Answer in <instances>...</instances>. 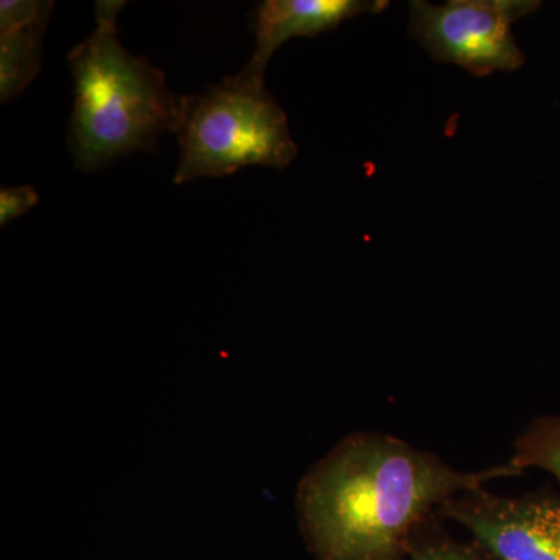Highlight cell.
<instances>
[{
  "label": "cell",
  "mask_w": 560,
  "mask_h": 560,
  "mask_svg": "<svg viewBox=\"0 0 560 560\" xmlns=\"http://www.w3.org/2000/svg\"><path fill=\"white\" fill-rule=\"evenodd\" d=\"M510 463L464 471L436 453L357 431L305 471L298 522L316 560H410L412 530L460 493L517 477Z\"/></svg>",
  "instance_id": "obj_1"
},
{
  "label": "cell",
  "mask_w": 560,
  "mask_h": 560,
  "mask_svg": "<svg viewBox=\"0 0 560 560\" xmlns=\"http://www.w3.org/2000/svg\"><path fill=\"white\" fill-rule=\"evenodd\" d=\"M124 5L97 0L94 31L68 55V147L77 171H102L128 154L154 151L178 128L183 95L168 90L162 70L121 46L117 18Z\"/></svg>",
  "instance_id": "obj_2"
},
{
  "label": "cell",
  "mask_w": 560,
  "mask_h": 560,
  "mask_svg": "<svg viewBox=\"0 0 560 560\" xmlns=\"http://www.w3.org/2000/svg\"><path fill=\"white\" fill-rule=\"evenodd\" d=\"M175 184L224 178L250 165L289 167L296 160L285 110L265 77L242 69L197 95H183Z\"/></svg>",
  "instance_id": "obj_3"
},
{
  "label": "cell",
  "mask_w": 560,
  "mask_h": 560,
  "mask_svg": "<svg viewBox=\"0 0 560 560\" xmlns=\"http://www.w3.org/2000/svg\"><path fill=\"white\" fill-rule=\"evenodd\" d=\"M539 7L534 0H451L444 5L411 0L408 32L431 58L471 75L514 72L525 65V54L512 24Z\"/></svg>",
  "instance_id": "obj_4"
},
{
  "label": "cell",
  "mask_w": 560,
  "mask_h": 560,
  "mask_svg": "<svg viewBox=\"0 0 560 560\" xmlns=\"http://www.w3.org/2000/svg\"><path fill=\"white\" fill-rule=\"evenodd\" d=\"M440 514L466 528L497 560H560V499L548 490L500 497L460 493Z\"/></svg>",
  "instance_id": "obj_5"
},
{
  "label": "cell",
  "mask_w": 560,
  "mask_h": 560,
  "mask_svg": "<svg viewBox=\"0 0 560 560\" xmlns=\"http://www.w3.org/2000/svg\"><path fill=\"white\" fill-rule=\"evenodd\" d=\"M386 0H265L254 10L256 49L245 65L254 75L265 77L268 62L282 44L298 36H318L361 14L388 9Z\"/></svg>",
  "instance_id": "obj_6"
},
{
  "label": "cell",
  "mask_w": 560,
  "mask_h": 560,
  "mask_svg": "<svg viewBox=\"0 0 560 560\" xmlns=\"http://www.w3.org/2000/svg\"><path fill=\"white\" fill-rule=\"evenodd\" d=\"M50 18L0 28V101L20 97L43 65L44 36Z\"/></svg>",
  "instance_id": "obj_7"
},
{
  "label": "cell",
  "mask_w": 560,
  "mask_h": 560,
  "mask_svg": "<svg viewBox=\"0 0 560 560\" xmlns=\"http://www.w3.org/2000/svg\"><path fill=\"white\" fill-rule=\"evenodd\" d=\"M515 470L540 469L560 482V415L530 420L508 460Z\"/></svg>",
  "instance_id": "obj_8"
},
{
  "label": "cell",
  "mask_w": 560,
  "mask_h": 560,
  "mask_svg": "<svg viewBox=\"0 0 560 560\" xmlns=\"http://www.w3.org/2000/svg\"><path fill=\"white\" fill-rule=\"evenodd\" d=\"M442 521L440 511L433 512L412 530L408 547L410 560H497L474 539H455Z\"/></svg>",
  "instance_id": "obj_9"
},
{
  "label": "cell",
  "mask_w": 560,
  "mask_h": 560,
  "mask_svg": "<svg viewBox=\"0 0 560 560\" xmlns=\"http://www.w3.org/2000/svg\"><path fill=\"white\" fill-rule=\"evenodd\" d=\"M38 202V191L32 186L2 187L0 190V224L7 226L11 221L31 212Z\"/></svg>",
  "instance_id": "obj_10"
}]
</instances>
